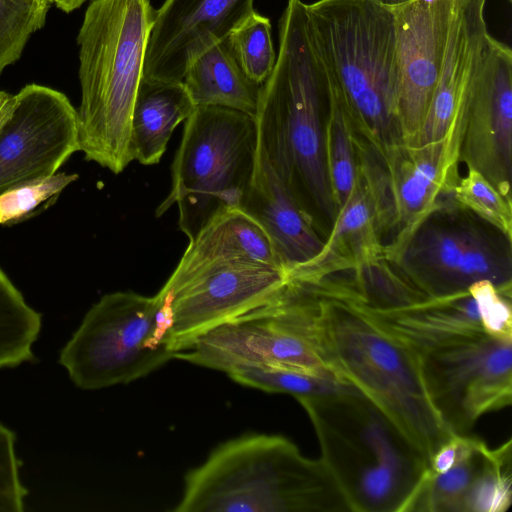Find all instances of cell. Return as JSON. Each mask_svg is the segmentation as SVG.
<instances>
[{"label":"cell","mask_w":512,"mask_h":512,"mask_svg":"<svg viewBox=\"0 0 512 512\" xmlns=\"http://www.w3.org/2000/svg\"><path fill=\"white\" fill-rule=\"evenodd\" d=\"M384 5L388 6L389 8L401 5L405 2H408L410 0H380Z\"/></svg>","instance_id":"obj_35"},{"label":"cell","mask_w":512,"mask_h":512,"mask_svg":"<svg viewBox=\"0 0 512 512\" xmlns=\"http://www.w3.org/2000/svg\"><path fill=\"white\" fill-rule=\"evenodd\" d=\"M237 260L282 267L265 231L239 208L227 210L212 219L189 242L172 275H182L212 263Z\"/></svg>","instance_id":"obj_23"},{"label":"cell","mask_w":512,"mask_h":512,"mask_svg":"<svg viewBox=\"0 0 512 512\" xmlns=\"http://www.w3.org/2000/svg\"><path fill=\"white\" fill-rule=\"evenodd\" d=\"M459 162L512 202V52L491 35L465 95Z\"/></svg>","instance_id":"obj_16"},{"label":"cell","mask_w":512,"mask_h":512,"mask_svg":"<svg viewBox=\"0 0 512 512\" xmlns=\"http://www.w3.org/2000/svg\"><path fill=\"white\" fill-rule=\"evenodd\" d=\"M41 325V315L0 268V369L33 359Z\"/></svg>","instance_id":"obj_26"},{"label":"cell","mask_w":512,"mask_h":512,"mask_svg":"<svg viewBox=\"0 0 512 512\" xmlns=\"http://www.w3.org/2000/svg\"><path fill=\"white\" fill-rule=\"evenodd\" d=\"M296 400L350 511L403 512L428 460L398 426L356 389Z\"/></svg>","instance_id":"obj_4"},{"label":"cell","mask_w":512,"mask_h":512,"mask_svg":"<svg viewBox=\"0 0 512 512\" xmlns=\"http://www.w3.org/2000/svg\"><path fill=\"white\" fill-rule=\"evenodd\" d=\"M51 3H54L59 9L64 12H71L77 8H79L85 0H50Z\"/></svg>","instance_id":"obj_34"},{"label":"cell","mask_w":512,"mask_h":512,"mask_svg":"<svg viewBox=\"0 0 512 512\" xmlns=\"http://www.w3.org/2000/svg\"><path fill=\"white\" fill-rule=\"evenodd\" d=\"M77 179V174L55 173L3 191L0 193V224L23 220L48 200L57 198Z\"/></svg>","instance_id":"obj_31"},{"label":"cell","mask_w":512,"mask_h":512,"mask_svg":"<svg viewBox=\"0 0 512 512\" xmlns=\"http://www.w3.org/2000/svg\"><path fill=\"white\" fill-rule=\"evenodd\" d=\"M301 299L309 340L323 363L376 404L429 461L454 433L429 401L414 349L367 316L340 279L302 281Z\"/></svg>","instance_id":"obj_1"},{"label":"cell","mask_w":512,"mask_h":512,"mask_svg":"<svg viewBox=\"0 0 512 512\" xmlns=\"http://www.w3.org/2000/svg\"><path fill=\"white\" fill-rule=\"evenodd\" d=\"M328 68L330 91L324 123L325 157L329 187L338 212L355 190L357 168L352 129L343 94L329 65Z\"/></svg>","instance_id":"obj_25"},{"label":"cell","mask_w":512,"mask_h":512,"mask_svg":"<svg viewBox=\"0 0 512 512\" xmlns=\"http://www.w3.org/2000/svg\"><path fill=\"white\" fill-rule=\"evenodd\" d=\"M170 326L157 295L119 291L100 298L59 354L84 390L127 384L175 359Z\"/></svg>","instance_id":"obj_9"},{"label":"cell","mask_w":512,"mask_h":512,"mask_svg":"<svg viewBox=\"0 0 512 512\" xmlns=\"http://www.w3.org/2000/svg\"><path fill=\"white\" fill-rule=\"evenodd\" d=\"M177 512H348L321 459L281 435L250 434L217 447L187 473Z\"/></svg>","instance_id":"obj_5"},{"label":"cell","mask_w":512,"mask_h":512,"mask_svg":"<svg viewBox=\"0 0 512 512\" xmlns=\"http://www.w3.org/2000/svg\"><path fill=\"white\" fill-rule=\"evenodd\" d=\"M354 303L380 327L415 351L483 334L512 339L511 296L488 280L468 291L442 297L418 295L392 307H370L352 290Z\"/></svg>","instance_id":"obj_14"},{"label":"cell","mask_w":512,"mask_h":512,"mask_svg":"<svg viewBox=\"0 0 512 512\" xmlns=\"http://www.w3.org/2000/svg\"><path fill=\"white\" fill-rule=\"evenodd\" d=\"M25 496L15 452V434L0 423V512L23 511Z\"/></svg>","instance_id":"obj_32"},{"label":"cell","mask_w":512,"mask_h":512,"mask_svg":"<svg viewBox=\"0 0 512 512\" xmlns=\"http://www.w3.org/2000/svg\"><path fill=\"white\" fill-rule=\"evenodd\" d=\"M511 243L452 199L419 225L392 264L408 285L428 297L462 293L481 280L511 296Z\"/></svg>","instance_id":"obj_10"},{"label":"cell","mask_w":512,"mask_h":512,"mask_svg":"<svg viewBox=\"0 0 512 512\" xmlns=\"http://www.w3.org/2000/svg\"><path fill=\"white\" fill-rule=\"evenodd\" d=\"M175 359L226 373L249 367L285 368L340 382L308 338L291 281L269 303L200 335Z\"/></svg>","instance_id":"obj_11"},{"label":"cell","mask_w":512,"mask_h":512,"mask_svg":"<svg viewBox=\"0 0 512 512\" xmlns=\"http://www.w3.org/2000/svg\"><path fill=\"white\" fill-rule=\"evenodd\" d=\"M415 352L429 401L452 433L511 405L512 339L483 334Z\"/></svg>","instance_id":"obj_12"},{"label":"cell","mask_w":512,"mask_h":512,"mask_svg":"<svg viewBox=\"0 0 512 512\" xmlns=\"http://www.w3.org/2000/svg\"><path fill=\"white\" fill-rule=\"evenodd\" d=\"M306 8L352 131L379 145L401 140L392 10L380 0H318Z\"/></svg>","instance_id":"obj_6"},{"label":"cell","mask_w":512,"mask_h":512,"mask_svg":"<svg viewBox=\"0 0 512 512\" xmlns=\"http://www.w3.org/2000/svg\"><path fill=\"white\" fill-rule=\"evenodd\" d=\"M227 375L239 384L269 393H286L295 398L355 389L332 379L285 368H239Z\"/></svg>","instance_id":"obj_27"},{"label":"cell","mask_w":512,"mask_h":512,"mask_svg":"<svg viewBox=\"0 0 512 512\" xmlns=\"http://www.w3.org/2000/svg\"><path fill=\"white\" fill-rule=\"evenodd\" d=\"M195 107L183 82L150 80L142 76L131 116L133 161L142 165L159 163L174 129Z\"/></svg>","instance_id":"obj_22"},{"label":"cell","mask_w":512,"mask_h":512,"mask_svg":"<svg viewBox=\"0 0 512 512\" xmlns=\"http://www.w3.org/2000/svg\"><path fill=\"white\" fill-rule=\"evenodd\" d=\"M50 0H0V73L21 55L29 37L42 28Z\"/></svg>","instance_id":"obj_29"},{"label":"cell","mask_w":512,"mask_h":512,"mask_svg":"<svg viewBox=\"0 0 512 512\" xmlns=\"http://www.w3.org/2000/svg\"><path fill=\"white\" fill-rule=\"evenodd\" d=\"M254 0H165L156 11L143 76L182 82L190 64L253 12Z\"/></svg>","instance_id":"obj_18"},{"label":"cell","mask_w":512,"mask_h":512,"mask_svg":"<svg viewBox=\"0 0 512 512\" xmlns=\"http://www.w3.org/2000/svg\"><path fill=\"white\" fill-rule=\"evenodd\" d=\"M254 117L230 108L196 106L185 120L172 165V186L156 209L178 208L179 229L193 241L217 215L239 208L257 155Z\"/></svg>","instance_id":"obj_8"},{"label":"cell","mask_w":512,"mask_h":512,"mask_svg":"<svg viewBox=\"0 0 512 512\" xmlns=\"http://www.w3.org/2000/svg\"><path fill=\"white\" fill-rule=\"evenodd\" d=\"M384 257L370 202L357 180L349 201L337 212L333 227L320 252L292 268L289 276L318 282L344 271H359Z\"/></svg>","instance_id":"obj_21"},{"label":"cell","mask_w":512,"mask_h":512,"mask_svg":"<svg viewBox=\"0 0 512 512\" xmlns=\"http://www.w3.org/2000/svg\"><path fill=\"white\" fill-rule=\"evenodd\" d=\"M15 104V95L0 91V128L11 115Z\"/></svg>","instance_id":"obj_33"},{"label":"cell","mask_w":512,"mask_h":512,"mask_svg":"<svg viewBox=\"0 0 512 512\" xmlns=\"http://www.w3.org/2000/svg\"><path fill=\"white\" fill-rule=\"evenodd\" d=\"M452 198L457 205L512 240V202L505 199L478 171L467 168L466 175L457 180Z\"/></svg>","instance_id":"obj_30"},{"label":"cell","mask_w":512,"mask_h":512,"mask_svg":"<svg viewBox=\"0 0 512 512\" xmlns=\"http://www.w3.org/2000/svg\"><path fill=\"white\" fill-rule=\"evenodd\" d=\"M227 42L245 74L263 84L276 61L270 20L254 11L231 32Z\"/></svg>","instance_id":"obj_28"},{"label":"cell","mask_w":512,"mask_h":512,"mask_svg":"<svg viewBox=\"0 0 512 512\" xmlns=\"http://www.w3.org/2000/svg\"><path fill=\"white\" fill-rule=\"evenodd\" d=\"M352 129V128H351ZM463 113L440 140L379 145L352 131L357 180L372 208L384 257L395 263L419 225L452 198Z\"/></svg>","instance_id":"obj_7"},{"label":"cell","mask_w":512,"mask_h":512,"mask_svg":"<svg viewBox=\"0 0 512 512\" xmlns=\"http://www.w3.org/2000/svg\"><path fill=\"white\" fill-rule=\"evenodd\" d=\"M329 91V68L306 4L288 0L279 20V52L254 118L258 146L297 203L312 217L316 210L333 222L324 133Z\"/></svg>","instance_id":"obj_2"},{"label":"cell","mask_w":512,"mask_h":512,"mask_svg":"<svg viewBox=\"0 0 512 512\" xmlns=\"http://www.w3.org/2000/svg\"><path fill=\"white\" fill-rule=\"evenodd\" d=\"M511 440L490 449L480 439L442 473L426 469L403 512H504L512 500Z\"/></svg>","instance_id":"obj_19"},{"label":"cell","mask_w":512,"mask_h":512,"mask_svg":"<svg viewBox=\"0 0 512 512\" xmlns=\"http://www.w3.org/2000/svg\"><path fill=\"white\" fill-rule=\"evenodd\" d=\"M239 209L265 231L287 272L310 261L324 245L314 218L297 203L259 146L253 176Z\"/></svg>","instance_id":"obj_20"},{"label":"cell","mask_w":512,"mask_h":512,"mask_svg":"<svg viewBox=\"0 0 512 512\" xmlns=\"http://www.w3.org/2000/svg\"><path fill=\"white\" fill-rule=\"evenodd\" d=\"M77 151L78 114L67 96L26 85L0 128V193L57 173Z\"/></svg>","instance_id":"obj_15"},{"label":"cell","mask_w":512,"mask_h":512,"mask_svg":"<svg viewBox=\"0 0 512 512\" xmlns=\"http://www.w3.org/2000/svg\"><path fill=\"white\" fill-rule=\"evenodd\" d=\"M509 2H511V0H508Z\"/></svg>","instance_id":"obj_36"},{"label":"cell","mask_w":512,"mask_h":512,"mask_svg":"<svg viewBox=\"0 0 512 512\" xmlns=\"http://www.w3.org/2000/svg\"><path fill=\"white\" fill-rule=\"evenodd\" d=\"M182 82L195 106L230 108L255 118L262 84L245 74L227 39L199 55Z\"/></svg>","instance_id":"obj_24"},{"label":"cell","mask_w":512,"mask_h":512,"mask_svg":"<svg viewBox=\"0 0 512 512\" xmlns=\"http://www.w3.org/2000/svg\"><path fill=\"white\" fill-rule=\"evenodd\" d=\"M155 15L150 0H92L77 37L80 151L114 174L133 161L131 116Z\"/></svg>","instance_id":"obj_3"},{"label":"cell","mask_w":512,"mask_h":512,"mask_svg":"<svg viewBox=\"0 0 512 512\" xmlns=\"http://www.w3.org/2000/svg\"><path fill=\"white\" fill-rule=\"evenodd\" d=\"M451 0H410L394 15L401 141L417 144L439 74Z\"/></svg>","instance_id":"obj_17"},{"label":"cell","mask_w":512,"mask_h":512,"mask_svg":"<svg viewBox=\"0 0 512 512\" xmlns=\"http://www.w3.org/2000/svg\"><path fill=\"white\" fill-rule=\"evenodd\" d=\"M288 279L282 267L245 260L171 274L157 297L167 316L175 355L214 327L269 303Z\"/></svg>","instance_id":"obj_13"}]
</instances>
